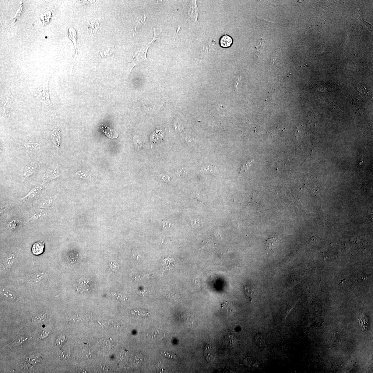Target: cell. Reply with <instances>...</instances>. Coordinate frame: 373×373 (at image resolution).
<instances>
[{"instance_id": "11", "label": "cell", "mask_w": 373, "mask_h": 373, "mask_svg": "<svg viewBox=\"0 0 373 373\" xmlns=\"http://www.w3.org/2000/svg\"><path fill=\"white\" fill-rule=\"evenodd\" d=\"M100 128L105 135L110 138L116 139L118 137V133L106 125H102Z\"/></svg>"}, {"instance_id": "42", "label": "cell", "mask_w": 373, "mask_h": 373, "mask_svg": "<svg viewBox=\"0 0 373 373\" xmlns=\"http://www.w3.org/2000/svg\"><path fill=\"white\" fill-rule=\"evenodd\" d=\"M215 237L216 238L218 239H220V240H221V239H222V237H221L220 234L219 233L216 234L215 235Z\"/></svg>"}, {"instance_id": "38", "label": "cell", "mask_w": 373, "mask_h": 373, "mask_svg": "<svg viewBox=\"0 0 373 373\" xmlns=\"http://www.w3.org/2000/svg\"><path fill=\"white\" fill-rule=\"evenodd\" d=\"M50 333H49V332L43 331L42 333L40 334L38 336V339H41L44 338L47 336Z\"/></svg>"}, {"instance_id": "26", "label": "cell", "mask_w": 373, "mask_h": 373, "mask_svg": "<svg viewBox=\"0 0 373 373\" xmlns=\"http://www.w3.org/2000/svg\"><path fill=\"white\" fill-rule=\"evenodd\" d=\"M244 290H245L247 296L248 297L249 300L252 301L253 300L254 294V292L253 289L247 286L244 288Z\"/></svg>"}, {"instance_id": "1", "label": "cell", "mask_w": 373, "mask_h": 373, "mask_svg": "<svg viewBox=\"0 0 373 373\" xmlns=\"http://www.w3.org/2000/svg\"><path fill=\"white\" fill-rule=\"evenodd\" d=\"M37 99L39 100L42 103L43 108L48 109L49 108L51 104L48 89V82L46 84H40L37 90Z\"/></svg>"}, {"instance_id": "19", "label": "cell", "mask_w": 373, "mask_h": 373, "mask_svg": "<svg viewBox=\"0 0 373 373\" xmlns=\"http://www.w3.org/2000/svg\"><path fill=\"white\" fill-rule=\"evenodd\" d=\"M47 214L46 211L43 209H39L33 212L30 216V220H36L45 217Z\"/></svg>"}, {"instance_id": "21", "label": "cell", "mask_w": 373, "mask_h": 373, "mask_svg": "<svg viewBox=\"0 0 373 373\" xmlns=\"http://www.w3.org/2000/svg\"><path fill=\"white\" fill-rule=\"evenodd\" d=\"M1 293L2 296L7 300L12 301L16 298V296L13 293L6 289H2Z\"/></svg>"}, {"instance_id": "13", "label": "cell", "mask_w": 373, "mask_h": 373, "mask_svg": "<svg viewBox=\"0 0 373 373\" xmlns=\"http://www.w3.org/2000/svg\"><path fill=\"white\" fill-rule=\"evenodd\" d=\"M154 37L153 39L151 42L148 44V45L152 44L154 42L160 40L163 37V33L162 30L161 26L159 25L153 28Z\"/></svg>"}, {"instance_id": "33", "label": "cell", "mask_w": 373, "mask_h": 373, "mask_svg": "<svg viewBox=\"0 0 373 373\" xmlns=\"http://www.w3.org/2000/svg\"><path fill=\"white\" fill-rule=\"evenodd\" d=\"M11 207V205L9 204L8 203H4V204H2L1 205V213H3L9 210L10 207Z\"/></svg>"}, {"instance_id": "16", "label": "cell", "mask_w": 373, "mask_h": 373, "mask_svg": "<svg viewBox=\"0 0 373 373\" xmlns=\"http://www.w3.org/2000/svg\"><path fill=\"white\" fill-rule=\"evenodd\" d=\"M255 341L256 344L261 348H264L266 346L267 344L266 340L264 336L260 333L257 334L255 336Z\"/></svg>"}, {"instance_id": "6", "label": "cell", "mask_w": 373, "mask_h": 373, "mask_svg": "<svg viewBox=\"0 0 373 373\" xmlns=\"http://www.w3.org/2000/svg\"><path fill=\"white\" fill-rule=\"evenodd\" d=\"M43 189V187L37 185L28 193L25 196L21 199L22 201H27L34 199L39 195Z\"/></svg>"}, {"instance_id": "14", "label": "cell", "mask_w": 373, "mask_h": 373, "mask_svg": "<svg viewBox=\"0 0 373 373\" xmlns=\"http://www.w3.org/2000/svg\"><path fill=\"white\" fill-rule=\"evenodd\" d=\"M279 242L277 239L274 238L268 239L266 241V251H271L276 248Z\"/></svg>"}, {"instance_id": "34", "label": "cell", "mask_w": 373, "mask_h": 373, "mask_svg": "<svg viewBox=\"0 0 373 373\" xmlns=\"http://www.w3.org/2000/svg\"><path fill=\"white\" fill-rule=\"evenodd\" d=\"M111 262L112 263H110V265L112 271L115 272L118 271L119 268V264L115 262L112 261Z\"/></svg>"}, {"instance_id": "20", "label": "cell", "mask_w": 373, "mask_h": 373, "mask_svg": "<svg viewBox=\"0 0 373 373\" xmlns=\"http://www.w3.org/2000/svg\"><path fill=\"white\" fill-rule=\"evenodd\" d=\"M222 308L225 312L228 315H232L235 312V309L233 306L227 302H224L221 304Z\"/></svg>"}, {"instance_id": "15", "label": "cell", "mask_w": 373, "mask_h": 373, "mask_svg": "<svg viewBox=\"0 0 373 373\" xmlns=\"http://www.w3.org/2000/svg\"><path fill=\"white\" fill-rule=\"evenodd\" d=\"M232 38L229 36L224 35L222 36L220 40V44L222 47L228 48L232 44Z\"/></svg>"}, {"instance_id": "23", "label": "cell", "mask_w": 373, "mask_h": 373, "mask_svg": "<svg viewBox=\"0 0 373 373\" xmlns=\"http://www.w3.org/2000/svg\"><path fill=\"white\" fill-rule=\"evenodd\" d=\"M16 260V257L14 254H11L6 259L5 265L7 267H9L13 264Z\"/></svg>"}, {"instance_id": "28", "label": "cell", "mask_w": 373, "mask_h": 373, "mask_svg": "<svg viewBox=\"0 0 373 373\" xmlns=\"http://www.w3.org/2000/svg\"><path fill=\"white\" fill-rule=\"evenodd\" d=\"M53 201V199L52 198H49L41 203L40 205V207L43 208H48L50 207L52 204Z\"/></svg>"}, {"instance_id": "8", "label": "cell", "mask_w": 373, "mask_h": 373, "mask_svg": "<svg viewBox=\"0 0 373 373\" xmlns=\"http://www.w3.org/2000/svg\"><path fill=\"white\" fill-rule=\"evenodd\" d=\"M204 354L207 361L210 362L214 358L215 353L212 347L209 344H207L204 347Z\"/></svg>"}, {"instance_id": "32", "label": "cell", "mask_w": 373, "mask_h": 373, "mask_svg": "<svg viewBox=\"0 0 373 373\" xmlns=\"http://www.w3.org/2000/svg\"><path fill=\"white\" fill-rule=\"evenodd\" d=\"M46 318V317L45 315L40 314L35 316L34 318H33V320L36 322L43 321L45 320Z\"/></svg>"}, {"instance_id": "25", "label": "cell", "mask_w": 373, "mask_h": 373, "mask_svg": "<svg viewBox=\"0 0 373 373\" xmlns=\"http://www.w3.org/2000/svg\"><path fill=\"white\" fill-rule=\"evenodd\" d=\"M43 15V16H41L40 19L42 20L43 24L46 25L48 24V23L49 21L52 14H51V12H48L45 13V14Z\"/></svg>"}, {"instance_id": "24", "label": "cell", "mask_w": 373, "mask_h": 373, "mask_svg": "<svg viewBox=\"0 0 373 373\" xmlns=\"http://www.w3.org/2000/svg\"><path fill=\"white\" fill-rule=\"evenodd\" d=\"M261 21L262 23H263L262 24L263 25H264V27L268 26L269 27H269H270V26H271L272 27H276L278 28L282 27L283 26V25H284V24H277V23H274L269 22L264 20H261Z\"/></svg>"}, {"instance_id": "3", "label": "cell", "mask_w": 373, "mask_h": 373, "mask_svg": "<svg viewBox=\"0 0 373 373\" xmlns=\"http://www.w3.org/2000/svg\"><path fill=\"white\" fill-rule=\"evenodd\" d=\"M196 1H190L188 6V16L189 19L194 24L199 25L197 18L199 12V9L197 6Z\"/></svg>"}, {"instance_id": "31", "label": "cell", "mask_w": 373, "mask_h": 373, "mask_svg": "<svg viewBox=\"0 0 373 373\" xmlns=\"http://www.w3.org/2000/svg\"><path fill=\"white\" fill-rule=\"evenodd\" d=\"M20 5L19 8L18 9L16 14H15V15L13 17V19H12L13 20L14 19V21H15V20H16L20 16V15L21 14L23 10L22 2H20Z\"/></svg>"}, {"instance_id": "5", "label": "cell", "mask_w": 373, "mask_h": 373, "mask_svg": "<svg viewBox=\"0 0 373 373\" xmlns=\"http://www.w3.org/2000/svg\"><path fill=\"white\" fill-rule=\"evenodd\" d=\"M39 164L37 162H33L25 167L23 174V177L27 178L34 174L37 171Z\"/></svg>"}, {"instance_id": "41", "label": "cell", "mask_w": 373, "mask_h": 373, "mask_svg": "<svg viewBox=\"0 0 373 373\" xmlns=\"http://www.w3.org/2000/svg\"><path fill=\"white\" fill-rule=\"evenodd\" d=\"M251 163H252V162H248V163H247V164H246V165H245V166H246V167H245V168H242L241 171H246V169H247V168H247V167H248V166H249V165H250V164H251Z\"/></svg>"}, {"instance_id": "29", "label": "cell", "mask_w": 373, "mask_h": 373, "mask_svg": "<svg viewBox=\"0 0 373 373\" xmlns=\"http://www.w3.org/2000/svg\"><path fill=\"white\" fill-rule=\"evenodd\" d=\"M161 354L164 357H167V358L176 359L177 356L176 354H173L170 353L168 352L164 351L162 352Z\"/></svg>"}, {"instance_id": "39", "label": "cell", "mask_w": 373, "mask_h": 373, "mask_svg": "<svg viewBox=\"0 0 373 373\" xmlns=\"http://www.w3.org/2000/svg\"><path fill=\"white\" fill-rule=\"evenodd\" d=\"M263 41H262L261 43H260L261 45L260 46V47L256 48L257 52H258V53L259 54L258 55H259L260 53L261 52L262 50L263 49Z\"/></svg>"}, {"instance_id": "10", "label": "cell", "mask_w": 373, "mask_h": 373, "mask_svg": "<svg viewBox=\"0 0 373 373\" xmlns=\"http://www.w3.org/2000/svg\"><path fill=\"white\" fill-rule=\"evenodd\" d=\"M45 248V244L43 241H37L34 243L32 246V253L36 255H40L43 253Z\"/></svg>"}, {"instance_id": "9", "label": "cell", "mask_w": 373, "mask_h": 373, "mask_svg": "<svg viewBox=\"0 0 373 373\" xmlns=\"http://www.w3.org/2000/svg\"><path fill=\"white\" fill-rule=\"evenodd\" d=\"M51 139L56 147H60L61 143V133L58 128H54L51 132Z\"/></svg>"}, {"instance_id": "37", "label": "cell", "mask_w": 373, "mask_h": 373, "mask_svg": "<svg viewBox=\"0 0 373 373\" xmlns=\"http://www.w3.org/2000/svg\"><path fill=\"white\" fill-rule=\"evenodd\" d=\"M195 319V317L194 315L191 316L189 315L187 316V323L192 325L194 323Z\"/></svg>"}, {"instance_id": "2", "label": "cell", "mask_w": 373, "mask_h": 373, "mask_svg": "<svg viewBox=\"0 0 373 373\" xmlns=\"http://www.w3.org/2000/svg\"><path fill=\"white\" fill-rule=\"evenodd\" d=\"M149 46L150 45H147L146 47L144 48L143 49H141L140 51L138 50L135 53V55L133 56V60L132 62L129 63L128 64L130 69V73L134 67L136 65H140L147 61V59L146 57V54L148 48L149 47Z\"/></svg>"}, {"instance_id": "22", "label": "cell", "mask_w": 373, "mask_h": 373, "mask_svg": "<svg viewBox=\"0 0 373 373\" xmlns=\"http://www.w3.org/2000/svg\"><path fill=\"white\" fill-rule=\"evenodd\" d=\"M20 222L21 221L19 219H14L7 224L6 228L9 230H14L19 226Z\"/></svg>"}, {"instance_id": "30", "label": "cell", "mask_w": 373, "mask_h": 373, "mask_svg": "<svg viewBox=\"0 0 373 373\" xmlns=\"http://www.w3.org/2000/svg\"><path fill=\"white\" fill-rule=\"evenodd\" d=\"M66 341V338L65 336H59L56 340V343L57 345L58 346H62L65 343Z\"/></svg>"}, {"instance_id": "36", "label": "cell", "mask_w": 373, "mask_h": 373, "mask_svg": "<svg viewBox=\"0 0 373 373\" xmlns=\"http://www.w3.org/2000/svg\"><path fill=\"white\" fill-rule=\"evenodd\" d=\"M156 369L157 371L158 372L162 373L165 372L166 371L165 368H164V366L160 362L159 363L157 366L156 367Z\"/></svg>"}, {"instance_id": "4", "label": "cell", "mask_w": 373, "mask_h": 373, "mask_svg": "<svg viewBox=\"0 0 373 373\" xmlns=\"http://www.w3.org/2000/svg\"><path fill=\"white\" fill-rule=\"evenodd\" d=\"M60 176V172L57 167L53 166L48 169L43 177V181L48 182L57 179Z\"/></svg>"}, {"instance_id": "17", "label": "cell", "mask_w": 373, "mask_h": 373, "mask_svg": "<svg viewBox=\"0 0 373 373\" xmlns=\"http://www.w3.org/2000/svg\"><path fill=\"white\" fill-rule=\"evenodd\" d=\"M225 343L228 346L232 347L234 346L236 339L233 334L230 333L226 334L224 338Z\"/></svg>"}, {"instance_id": "7", "label": "cell", "mask_w": 373, "mask_h": 373, "mask_svg": "<svg viewBox=\"0 0 373 373\" xmlns=\"http://www.w3.org/2000/svg\"><path fill=\"white\" fill-rule=\"evenodd\" d=\"M69 38L72 41L75 48H76V55L75 56L74 60L77 57L78 54V49L79 47L78 42V37L77 32L74 28L71 26L69 27Z\"/></svg>"}, {"instance_id": "18", "label": "cell", "mask_w": 373, "mask_h": 373, "mask_svg": "<svg viewBox=\"0 0 373 373\" xmlns=\"http://www.w3.org/2000/svg\"><path fill=\"white\" fill-rule=\"evenodd\" d=\"M23 146L26 150L29 151L37 150L40 148L41 145L40 143L35 142H28L25 143Z\"/></svg>"}, {"instance_id": "12", "label": "cell", "mask_w": 373, "mask_h": 373, "mask_svg": "<svg viewBox=\"0 0 373 373\" xmlns=\"http://www.w3.org/2000/svg\"><path fill=\"white\" fill-rule=\"evenodd\" d=\"M87 26L90 34L93 35L96 34L100 28V24L97 20H90L87 23Z\"/></svg>"}, {"instance_id": "27", "label": "cell", "mask_w": 373, "mask_h": 373, "mask_svg": "<svg viewBox=\"0 0 373 373\" xmlns=\"http://www.w3.org/2000/svg\"><path fill=\"white\" fill-rule=\"evenodd\" d=\"M133 314L136 315H139L142 317H146L149 315V313L146 311L138 310H135L132 312Z\"/></svg>"}, {"instance_id": "40", "label": "cell", "mask_w": 373, "mask_h": 373, "mask_svg": "<svg viewBox=\"0 0 373 373\" xmlns=\"http://www.w3.org/2000/svg\"><path fill=\"white\" fill-rule=\"evenodd\" d=\"M364 24L367 26V27L368 28V29H369L370 31H371V32L372 31V26L369 23H368L366 22H365L364 21Z\"/></svg>"}, {"instance_id": "35", "label": "cell", "mask_w": 373, "mask_h": 373, "mask_svg": "<svg viewBox=\"0 0 373 373\" xmlns=\"http://www.w3.org/2000/svg\"><path fill=\"white\" fill-rule=\"evenodd\" d=\"M192 223L193 226L195 227H202L203 225L202 221L199 220H194L193 222H192Z\"/></svg>"}]
</instances>
